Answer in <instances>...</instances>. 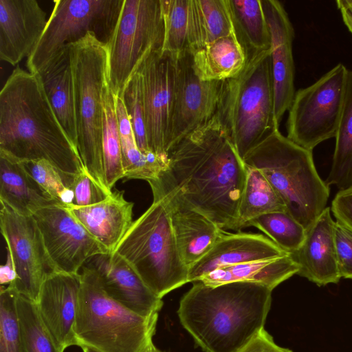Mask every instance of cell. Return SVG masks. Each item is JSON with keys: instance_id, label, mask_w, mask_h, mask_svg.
<instances>
[{"instance_id": "1", "label": "cell", "mask_w": 352, "mask_h": 352, "mask_svg": "<svg viewBox=\"0 0 352 352\" xmlns=\"http://www.w3.org/2000/svg\"><path fill=\"white\" fill-rule=\"evenodd\" d=\"M247 167L217 116L168 151L159 178L221 230H232Z\"/></svg>"}, {"instance_id": "2", "label": "cell", "mask_w": 352, "mask_h": 352, "mask_svg": "<svg viewBox=\"0 0 352 352\" xmlns=\"http://www.w3.org/2000/svg\"><path fill=\"white\" fill-rule=\"evenodd\" d=\"M0 153L19 162L43 160L69 187L85 171L78 150L58 122L40 76L17 67L0 92Z\"/></svg>"}, {"instance_id": "3", "label": "cell", "mask_w": 352, "mask_h": 352, "mask_svg": "<svg viewBox=\"0 0 352 352\" xmlns=\"http://www.w3.org/2000/svg\"><path fill=\"white\" fill-rule=\"evenodd\" d=\"M272 291L252 282L197 281L181 298L177 314L205 352H238L264 329Z\"/></svg>"}, {"instance_id": "4", "label": "cell", "mask_w": 352, "mask_h": 352, "mask_svg": "<svg viewBox=\"0 0 352 352\" xmlns=\"http://www.w3.org/2000/svg\"><path fill=\"white\" fill-rule=\"evenodd\" d=\"M259 170L284 202L286 211L306 230L327 208L329 186L319 176L312 151L273 131L243 159Z\"/></svg>"}, {"instance_id": "5", "label": "cell", "mask_w": 352, "mask_h": 352, "mask_svg": "<svg viewBox=\"0 0 352 352\" xmlns=\"http://www.w3.org/2000/svg\"><path fill=\"white\" fill-rule=\"evenodd\" d=\"M238 155H246L276 129L270 48L248 54L244 69L223 82L216 113Z\"/></svg>"}, {"instance_id": "6", "label": "cell", "mask_w": 352, "mask_h": 352, "mask_svg": "<svg viewBox=\"0 0 352 352\" xmlns=\"http://www.w3.org/2000/svg\"><path fill=\"white\" fill-rule=\"evenodd\" d=\"M74 333L77 346L100 352H146L153 344L158 314L143 316L104 292L96 272L82 266Z\"/></svg>"}, {"instance_id": "7", "label": "cell", "mask_w": 352, "mask_h": 352, "mask_svg": "<svg viewBox=\"0 0 352 352\" xmlns=\"http://www.w3.org/2000/svg\"><path fill=\"white\" fill-rule=\"evenodd\" d=\"M114 252L122 257L159 298L189 282L164 203L153 199Z\"/></svg>"}, {"instance_id": "8", "label": "cell", "mask_w": 352, "mask_h": 352, "mask_svg": "<svg viewBox=\"0 0 352 352\" xmlns=\"http://www.w3.org/2000/svg\"><path fill=\"white\" fill-rule=\"evenodd\" d=\"M73 74L76 148L85 171L102 188L105 185L102 161V89L107 82V45L92 32L70 43Z\"/></svg>"}, {"instance_id": "9", "label": "cell", "mask_w": 352, "mask_h": 352, "mask_svg": "<svg viewBox=\"0 0 352 352\" xmlns=\"http://www.w3.org/2000/svg\"><path fill=\"white\" fill-rule=\"evenodd\" d=\"M164 24L161 0H122L112 36L107 45V83L116 97L141 65L162 48Z\"/></svg>"}, {"instance_id": "10", "label": "cell", "mask_w": 352, "mask_h": 352, "mask_svg": "<svg viewBox=\"0 0 352 352\" xmlns=\"http://www.w3.org/2000/svg\"><path fill=\"white\" fill-rule=\"evenodd\" d=\"M54 3L45 29L27 59V67L33 74H38L65 45L89 32L107 45L122 0H54Z\"/></svg>"}, {"instance_id": "11", "label": "cell", "mask_w": 352, "mask_h": 352, "mask_svg": "<svg viewBox=\"0 0 352 352\" xmlns=\"http://www.w3.org/2000/svg\"><path fill=\"white\" fill-rule=\"evenodd\" d=\"M348 71L338 63L312 85L296 91L288 110V139L312 151L322 142L336 137Z\"/></svg>"}, {"instance_id": "12", "label": "cell", "mask_w": 352, "mask_h": 352, "mask_svg": "<svg viewBox=\"0 0 352 352\" xmlns=\"http://www.w3.org/2000/svg\"><path fill=\"white\" fill-rule=\"evenodd\" d=\"M0 203L1 232L15 272V279L8 286L36 302L45 280L58 272L33 217L20 214Z\"/></svg>"}, {"instance_id": "13", "label": "cell", "mask_w": 352, "mask_h": 352, "mask_svg": "<svg viewBox=\"0 0 352 352\" xmlns=\"http://www.w3.org/2000/svg\"><path fill=\"white\" fill-rule=\"evenodd\" d=\"M177 58L152 52L138 72L142 77L147 142L150 151L166 163L175 100Z\"/></svg>"}, {"instance_id": "14", "label": "cell", "mask_w": 352, "mask_h": 352, "mask_svg": "<svg viewBox=\"0 0 352 352\" xmlns=\"http://www.w3.org/2000/svg\"><path fill=\"white\" fill-rule=\"evenodd\" d=\"M32 217L58 272L78 274L89 258L109 253L65 206L41 208Z\"/></svg>"}, {"instance_id": "15", "label": "cell", "mask_w": 352, "mask_h": 352, "mask_svg": "<svg viewBox=\"0 0 352 352\" xmlns=\"http://www.w3.org/2000/svg\"><path fill=\"white\" fill-rule=\"evenodd\" d=\"M223 82L201 80L192 68L190 54L177 58L168 151L215 115Z\"/></svg>"}, {"instance_id": "16", "label": "cell", "mask_w": 352, "mask_h": 352, "mask_svg": "<svg viewBox=\"0 0 352 352\" xmlns=\"http://www.w3.org/2000/svg\"><path fill=\"white\" fill-rule=\"evenodd\" d=\"M148 183L153 199L162 200L167 208L180 254L189 269L210 251L223 231L158 177Z\"/></svg>"}, {"instance_id": "17", "label": "cell", "mask_w": 352, "mask_h": 352, "mask_svg": "<svg viewBox=\"0 0 352 352\" xmlns=\"http://www.w3.org/2000/svg\"><path fill=\"white\" fill-rule=\"evenodd\" d=\"M261 1L271 36L270 59L274 115L276 122L280 124L296 93L292 52L294 30L287 12L279 1Z\"/></svg>"}, {"instance_id": "18", "label": "cell", "mask_w": 352, "mask_h": 352, "mask_svg": "<svg viewBox=\"0 0 352 352\" xmlns=\"http://www.w3.org/2000/svg\"><path fill=\"white\" fill-rule=\"evenodd\" d=\"M83 266L96 272L107 296L135 313L151 316L162 309V298L156 296L117 253L94 255Z\"/></svg>"}, {"instance_id": "19", "label": "cell", "mask_w": 352, "mask_h": 352, "mask_svg": "<svg viewBox=\"0 0 352 352\" xmlns=\"http://www.w3.org/2000/svg\"><path fill=\"white\" fill-rule=\"evenodd\" d=\"M80 274L55 272L43 282L36 302L39 315L61 352L77 345L74 328Z\"/></svg>"}, {"instance_id": "20", "label": "cell", "mask_w": 352, "mask_h": 352, "mask_svg": "<svg viewBox=\"0 0 352 352\" xmlns=\"http://www.w3.org/2000/svg\"><path fill=\"white\" fill-rule=\"evenodd\" d=\"M47 23L36 0H0V59L15 65L28 58Z\"/></svg>"}, {"instance_id": "21", "label": "cell", "mask_w": 352, "mask_h": 352, "mask_svg": "<svg viewBox=\"0 0 352 352\" xmlns=\"http://www.w3.org/2000/svg\"><path fill=\"white\" fill-rule=\"evenodd\" d=\"M327 207L306 230L300 247L290 254L299 267L298 275L319 287L338 283L339 274L333 237L334 221Z\"/></svg>"}, {"instance_id": "22", "label": "cell", "mask_w": 352, "mask_h": 352, "mask_svg": "<svg viewBox=\"0 0 352 352\" xmlns=\"http://www.w3.org/2000/svg\"><path fill=\"white\" fill-rule=\"evenodd\" d=\"M288 254L262 234L223 232L210 251L189 268V282H197L220 267L275 258Z\"/></svg>"}, {"instance_id": "23", "label": "cell", "mask_w": 352, "mask_h": 352, "mask_svg": "<svg viewBox=\"0 0 352 352\" xmlns=\"http://www.w3.org/2000/svg\"><path fill=\"white\" fill-rule=\"evenodd\" d=\"M65 207L109 253L114 252L133 222V203L124 199V191H112L108 198L94 205Z\"/></svg>"}, {"instance_id": "24", "label": "cell", "mask_w": 352, "mask_h": 352, "mask_svg": "<svg viewBox=\"0 0 352 352\" xmlns=\"http://www.w3.org/2000/svg\"><path fill=\"white\" fill-rule=\"evenodd\" d=\"M38 74L58 122L76 148L77 129L70 44L60 50Z\"/></svg>"}, {"instance_id": "25", "label": "cell", "mask_w": 352, "mask_h": 352, "mask_svg": "<svg viewBox=\"0 0 352 352\" xmlns=\"http://www.w3.org/2000/svg\"><path fill=\"white\" fill-rule=\"evenodd\" d=\"M0 201L25 216H32L43 208L61 205L33 179L21 162L3 153H0Z\"/></svg>"}, {"instance_id": "26", "label": "cell", "mask_w": 352, "mask_h": 352, "mask_svg": "<svg viewBox=\"0 0 352 352\" xmlns=\"http://www.w3.org/2000/svg\"><path fill=\"white\" fill-rule=\"evenodd\" d=\"M191 56L194 72L203 81H225L234 78L248 60L246 50L236 32L201 47Z\"/></svg>"}, {"instance_id": "27", "label": "cell", "mask_w": 352, "mask_h": 352, "mask_svg": "<svg viewBox=\"0 0 352 352\" xmlns=\"http://www.w3.org/2000/svg\"><path fill=\"white\" fill-rule=\"evenodd\" d=\"M299 271L290 254L267 260L256 261L218 268L198 281L208 285L245 281L260 283L274 289Z\"/></svg>"}, {"instance_id": "28", "label": "cell", "mask_w": 352, "mask_h": 352, "mask_svg": "<svg viewBox=\"0 0 352 352\" xmlns=\"http://www.w3.org/2000/svg\"><path fill=\"white\" fill-rule=\"evenodd\" d=\"M164 24L161 48L179 58L196 47L192 0H161Z\"/></svg>"}, {"instance_id": "29", "label": "cell", "mask_w": 352, "mask_h": 352, "mask_svg": "<svg viewBox=\"0 0 352 352\" xmlns=\"http://www.w3.org/2000/svg\"><path fill=\"white\" fill-rule=\"evenodd\" d=\"M246 167V179L232 228L234 230L247 227L252 219L262 214L286 211L284 202L264 175L256 168Z\"/></svg>"}, {"instance_id": "30", "label": "cell", "mask_w": 352, "mask_h": 352, "mask_svg": "<svg viewBox=\"0 0 352 352\" xmlns=\"http://www.w3.org/2000/svg\"><path fill=\"white\" fill-rule=\"evenodd\" d=\"M116 112L121 143L124 178L154 179L164 168L166 163L154 153L144 155L138 148L133 129L123 100L116 96Z\"/></svg>"}, {"instance_id": "31", "label": "cell", "mask_w": 352, "mask_h": 352, "mask_svg": "<svg viewBox=\"0 0 352 352\" xmlns=\"http://www.w3.org/2000/svg\"><path fill=\"white\" fill-rule=\"evenodd\" d=\"M236 34L247 55L268 50L271 36L261 0H228Z\"/></svg>"}, {"instance_id": "32", "label": "cell", "mask_w": 352, "mask_h": 352, "mask_svg": "<svg viewBox=\"0 0 352 352\" xmlns=\"http://www.w3.org/2000/svg\"><path fill=\"white\" fill-rule=\"evenodd\" d=\"M335 138L331 168L325 182L342 190L352 186V70L348 71L344 105Z\"/></svg>"}, {"instance_id": "33", "label": "cell", "mask_w": 352, "mask_h": 352, "mask_svg": "<svg viewBox=\"0 0 352 352\" xmlns=\"http://www.w3.org/2000/svg\"><path fill=\"white\" fill-rule=\"evenodd\" d=\"M102 161L104 179L109 191L120 179L124 178L121 143L116 112V96L108 83L102 89Z\"/></svg>"}, {"instance_id": "34", "label": "cell", "mask_w": 352, "mask_h": 352, "mask_svg": "<svg viewBox=\"0 0 352 352\" xmlns=\"http://www.w3.org/2000/svg\"><path fill=\"white\" fill-rule=\"evenodd\" d=\"M192 4L196 40L195 51L236 32L228 0H192Z\"/></svg>"}, {"instance_id": "35", "label": "cell", "mask_w": 352, "mask_h": 352, "mask_svg": "<svg viewBox=\"0 0 352 352\" xmlns=\"http://www.w3.org/2000/svg\"><path fill=\"white\" fill-rule=\"evenodd\" d=\"M16 309L23 352H61L43 323L35 302L17 294Z\"/></svg>"}, {"instance_id": "36", "label": "cell", "mask_w": 352, "mask_h": 352, "mask_svg": "<svg viewBox=\"0 0 352 352\" xmlns=\"http://www.w3.org/2000/svg\"><path fill=\"white\" fill-rule=\"evenodd\" d=\"M248 226H254L289 254L296 252L303 243L306 229L287 211L262 214L252 219Z\"/></svg>"}, {"instance_id": "37", "label": "cell", "mask_w": 352, "mask_h": 352, "mask_svg": "<svg viewBox=\"0 0 352 352\" xmlns=\"http://www.w3.org/2000/svg\"><path fill=\"white\" fill-rule=\"evenodd\" d=\"M16 292L8 285L0 292V352H23L16 309Z\"/></svg>"}, {"instance_id": "38", "label": "cell", "mask_w": 352, "mask_h": 352, "mask_svg": "<svg viewBox=\"0 0 352 352\" xmlns=\"http://www.w3.org/2000/svg\"><path fill=\"white\" fill-rule=\"evenodd\" d=\"M122 99L131 121L139 150L146 155L153 153L150 151L147 142L142 77L139 72H137L127 82Z\"/></svg>"}, {"instance_id": "39", "label": "cell", "mask_w": 352, "mask_h": 352, "mask_svg": "<svg viewBox=\"0 0 352 352\" xmlns=\"http://www.w3.org/2000/svg\"><path fill=\"white\" fill-rule=\"evenodd\" d=\"M27 172L57 202L67 206L74 204V193L58 170L43 160L21 162Z\"/></svg>"}, {"instance_id": "40", "label": "cell", "mask_w": 352, "mask_h": 352, "mask_svg": "<svg viewBox=\"0 0 352 352\" xmlns=\"http://www.w3.org/2000/svg\"><path fill=\"white\" fill-rule=\"evenodd\" d=\"M69 187L74 193V205L81 207L102 202L111 194L100 187L86 171L76 175Z\"/></svg>"}, {"instance_id": "41", "label": "cell", "mask_w": 352, "mask_h": 352, "mask_svg": "<svg viewBox=\"0 0 352 352\" xmlns=\"http://www.w3.org/2000/svg\"><path fill=\"white\" fill-rule=\"evenodd\" d=\"M333 237L339 274L341 278L352 279V230L336 221Z\"/></svg>"}, {"instance_id": "42", "label": "cell", "mask_w": 352, "mask_h": 352, "mask_svg": "<svg viewBox=\"0 0 352 352\" xmlns=\"http://www.w3.org/2000/svg\"><path fill=\"white\" fill-rule=\"evenodd\" d=\"M330 209L336 221L352 230V186L336 193Z\"/></svg>"}, {"instance_id": "43", "label": "cell", "mask_w": 352, "mask_h": 352, "mask_svg": "<svg viewBox=\"0 0 352 352\" xmlns=\"http://www.w3.org/2000/svg\"><path fill=\"white\" fill-rule=\"evenodd\" d=\"M238 352H293L278 345L272 336L263 329L248 344Z\"/></svg>"}, {"instance_id": "44", "label": "cell", "mask_w": 352, "mask_h": 352, "mask_svg": "<svg viewBox=\"0 0 352 352\" xmlns=\"http://www.w3.org/2000/svg\"><path fill=\"white\" fill-rule=\"evenodd\" d=\"M336 5L344 24L352 34V0H338Z\"/></svg>"}, {"instance_id": "45", "label": "cell", "mask_w": 352, "mask_h": 352, "mask_svg": "<svg viewBox=\"0 0 352 352\" xmlns=\"http://www.w3.org/2000/svg\"><path fill=\"white\" fill-rule=\"evenodd\" d=\"M15 279V272L13 263L10 255L8 254L7 262L0 268V282L1 285L10 284Z\"/></svg>"}, {"instance_id": "46", "label": "cell", "mask_w": 352, "mask_h": 352, "mask_svg": "<svg viewBox=\"0 0 352 352\" xmlns=\"http://www.w3.org/2000/svg\"><path fill=\"white\" fill-rule=\"evenodd\" d=\"M79 347L81 348L82 352H100L93 347L84 344L80 345Z\"/></svg>"}, {"instance_id": "47", "label": "cell", "mask_w": 352, "mask_h": 352, "mask_svg": "<svg viewBox=\"0 0 352 352\" xmlns=\"http://www.w3.org/2000/svg\"><path fill=\"white\" fill-rule=\"evenodd\" d=\"M146 352H162L160 350H159L157 348L155 347V346L153 344L147 350Z\"/></svg>"}]
</instances>
